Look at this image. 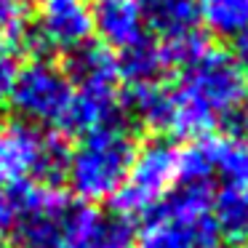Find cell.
<instances>
[{
  "mask_svg": "<svg viewBox=\"0 0 248 248\" xmlns=\"http://www.w3.org/2000/svg\"><path fill=\"white\" fill-rule=\"evenodd\" d=\"M128 102L150 128L176 139H203L243 112L248 75L235 54L205 46L182 67L176 83L152 80L134 86Z\"/></svg>",
  "mask_w": 248,
  "mask_h": 248,
  "instance_id": "cell-1",
  "label": "cell"
},
{
  "mask_svg": "<svg viewBox=\"0 0 248 248\" xmlns=\"http://www.w3.org/2000/svg\"><path fill=\"white\" fill-rule=\"evenodd\" d=\"M134 152L136 141L123 120L93 128L83 134L80 141L70 150L64 179L86 205L112 200L120 184L125 182Z\"/></svg>",
  "mask_w": 248,
  "mask_h": 248,
  "instance_id": "cell-2",
  "label": "cell"
},
{
  "mask_svg": "<svg viewBox=\"0 0 248 248\" xmlns=\"http://www.w3.org/2000/svg\"><path fill=\"white\" fill-rule=\"evenodd\" d=\"M67 150L59 136L46 134L27 120L0 123V187H19L30 182L56 184L64 179Z\"/></svg>",
  "mask_w": 248,
  "mask_h": 248,
  "instance_id": "cell-3",
  "label": "cell"
},
{
  "mask_svg": "<svg viewBox=\"0 0 248 248\" xmlns=\"http://www.w3.org/2000/svg\"><path fill=\"white\" fill-rule=\"evenodd\" d=\"M179 182V150L166 139L136 147L125 182L115 192V214L123 219L152 216Z\"/></svg>",
  "mask_w": 248,
  "mask_h": 248,
  "instance_id": "cell-4",
  "label": "cell"
},
{
  "mask_svg": "<svg viewBox=\"0 0 248 248\" xmlns=\"http://www.w3.org/2000/svg\"><path fill=\"white\" fill-rule=\"evenodd\" d=\"M72 93V83L62 67L48 59H32L24 67H16L8 102L14 104L19 120H27L38 128L48 125L64 131Z\"/></svg>",
  "mask_w": 248,
  "mask_h": 248,
  "instance_id": "cell-5",
  "label": "cell"
},
{
  "mask_svg": "<svg viewBox=\"0 0 248 248\" xmlns=\"http://www.w3.org/2000/svg\"><path fill=\"white\" fill-rule=\"evenodd\" d=\"M16 248H62L72 200L56 184L30 182L8 187Z\"/></svg>",
  "mask_w": 248,
  "mask_h": 248,
  "instance_id": "cell-6",
  "label": "cell"
},
{
  "mask_svg": "<svg viewBox=\"0 0 248 248\" xmlns=\"http://www.w3.org/2000/svg\"><path fill=\"white\" fill-rule=\"evenodd\" d=\"M88 6L91 30L107 51H118L120 56L150 40L144 0H88Z\"/></svg>",
  "mask_w": 248,
  "mask_h": 248,
  "instance_id": "cell-7",
  "label": "cell"
},
{
  "mask_svg": "<svg viewBox=\"0 0 248 248\" xmlns=\"http://www.w3.org/2000/svg\"><path fill=\"white\" fill-rule=\"evenodd\" d=\"M88 0H43L38 11V43L54 54H72L91 38Z\"/></svg>",
  "mask_w": 248,
  "mask_h": 248,
  "instance_id": "cell-8",
  "label": "cell"
},
{
  "mask_svg": "<svg viewBox=\"0 0 248 248\" xmlns=\"http://www.w3.org/2000/svg\"><path fill=\"white\" fill-rule=\"evenodd\" d=\"M131 235L128 219L86 203H72L62 248H128Z\"/></svg>",
  "mask_w": 248,
  "mask_h": 248,
  "instance_id": "cell-9",
  "label": "cell"
},
{
  "mask_svg": "<svg viewBox=\"0 0 248 248\" xmlns=\"http://www.w3.org/2000/svg\"><path fill=\"white\" fill-rule=\"evenodd\" d=\"M208 176H219L224 187L248 189V139L243 136H203L192 141Z\"/></svg>",
  "mask_w": 248,
  "mask_h": 248,
  "instance_id": "cell-10",
  "label": "cell"
},
{
  "mask_svg": "<svg viewBox=\"0 0 248 248\" xmlns=\"http://www.w3.org/2000/svg\"><path fill=\"white\" fill-rule=\"evenodd\" d=\"M144 11L147 27L160 38L157 43H176L200 35L195 0H144Z\"/></svg>",
  "mask_w": 248,
  "mask_h": 248,
  "instance_id": "cell-11",
  "label": "cell"
},
{
  "mask_svg": "<svg viewBox=\"0 0 248 248\" xmlns=\"http://www.w3.org/2000/svg\"><path fill=\"white\" fill-rule=\"evenodd\" d=\"M195 11L214 38L237 43L248 35V0H195Z\"/></svg>",
  "mask_w": 248,
  "mask_h": 248,
  "instance_id": "cell-12",
  "label": "cell"
},
{
  "mask_svg": "<svg viewBox=\"0 0 248 248\" xmlns=\"http://www.w3.org/2000/svg\"><path fill=\"white\" fill-rule=\"evenodd\" d=\"M211 221L219 237L230 243H248V189L224 187L214 195Z\"/></svg>",
  "mask_w": 248,
  "mask_h": 248,
  "instance_id": "cell-13",
  "label": "cell"
},
{
  "mask_svg": "<svg viewBox=\"0 0 248 248\" xmlns=\"http://www.w3.org/2000/svg\"><path fill=\"white\" fill-rule=\"evenodd\" d=\"M27 14L14 0H0V59H14L27 43Z\"/></svg>",
  "mask_w": 248,
  "mask_h": 248,
  "instance_id": "cell-14",
  "label": "cell"
},
{
  "mask_svg": "<svg viewBox=\"0 0 248 248\" xmlns=\"http://www.w3.org/2000/svg\"><path fill=\"white\" fill-rule=\"evenodd\" d=\"M14 230V205L8 198V189H0V248Z\"/></svg>",
  "mask_w": 248,
  "mask_h": 248,
  "instance_id": "cell-15",
  "label": "cell"
},
{
  "mask_svg": "<svg viewBox=\"0 0 248 248\" xmlns=\"http://www.w3.org/2000/svg\"><path fill=\"white\" fill-rule=\"evenodd\" d=\"M14 78H16V64H14V59H0V104L8 102Z\"/></svg>",
  "mask_w": 248,
  "mask_h": 248,
  "instance_id": "cell-16",
  "label": "cell"
},
{
  "mask_svg": "<svg viewBox=\"0 0 248 248\" xmlns=\"http://www.w3.org/2000/svg\"><path fill=\"white\" fill-rule=\"evenodd\" d=\"M14 3H19V6H22V3H38V0H14Z\"/></svg>",
  "mask_w": 248,
  "mask_h": 248,
  "instance_id": "cell-17",
  "label": "cell"
},
{
  "mask_svg": "<svg viewBox=\"0 0 248 248\" xmlns=\"http://www.w3.org/2000/svg\"><path fill=\"white\" fill-rule=\"evenodd\" d=\"M237 248H248V243H243V246H237Z\"/></svg>",
  "mask_w": 248,
  "mask_h": 248,
  "instance_id": "cell-18",
  "label": "cell"
}]
</instances>
